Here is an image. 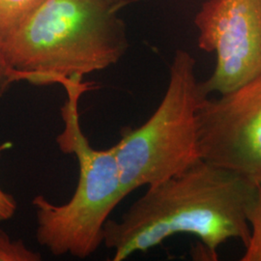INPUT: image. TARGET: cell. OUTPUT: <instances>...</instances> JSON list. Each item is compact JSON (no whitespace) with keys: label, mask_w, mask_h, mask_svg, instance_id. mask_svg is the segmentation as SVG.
<instances>
[{"label":"cell","mask_w":261,"mask_h":261,"mask_svg":"<svg viewBox=\"0 0 261 261\" xmlns=\"http://www.w3.org/2000/svg\"><path fill=\"white\" fill-rule=\"evenodd\" d=\"M44 0H0V40L2 43L28 19Z\"/></svg>","instance_id":"7"},{"label":"cell","mask_w":261,"mask_h":261,"mask_svg":"<svg viewBox=\"0 0 261 261\" xmlns=\"http://www.w3.org/2000/svg\"><path fill=\"white\" fill-rule=\"evenodd\" d=\"M198 47L215 53L206 96L233 92L261 75V0H206L195 18Z\"/></svg>","instance_id":"5"},{"label":"cell","mask_w":261,"mask_h":261,"mask_svg":"<svg viewBox=\"0 0 261 261\" xmlns=\"http://www.w3.org/2000/svg\"><path fill=\"white\" fill-rule=\"evenodd\" d=\"M129 47L103 0H44L3 43L15 82L61 84L116 64Z\"/></svg>","instance_id":"2"},{"label":"cell","mask_w":261,"mask_h":261,"mask_svg":"<svg viewBox=\"0 0 261 261\" xmlns=\"http://www.w3.org/2000/svg\"><path fill=\"white\" fill-rule=\"evenodd\" d=\"M257 185L231 170L201 160L182 173L148 187L146 193L122 215L110 219L103 245L112 261L147 252L177 234L194 235L207 259L231 239L246 248L251 237L248 213Z\"/></svg>","instance_id":"1"},{"label":"cell","mask_w":261,"mask_h":261,"mask_svg":"<svg viewBox=\"0 0 261 261\" xmlns=\"http://www.w3.org/2000/svg\"><path fill=\"white\" fill-rule=\"evenodd\" d=\"M201 160L261 184V75L197 112Z\"/></svg>","instance_id":"6"},{"label":"cell","mask_w":261,"mask_h":261,"mask_svg":"<svg viewBox=\"0 0 261 261\" xmlns=\"http://www.w3.org/2000/svg\"><path fill=\"white\" fill-rule=\"evenodd\" d=\"M207 98L196 75V59L178 49L161 103L137 128L126 127L113 145L125 196L160 184L201 161L197 112Z\"/></svg>","instance_id":"4"},{"label":"cell","mask_w":261,"mask_h":261,"mask_svg":"<svg viewBox=\"0 0 261 261\" xmlns=\"http://www.w3.org/2000/svg\"><path fill=\"white\" fill-rule=\"evenodd\" d=\"M103 1L116 11L122 6L128 4V2H130V0H103Z\"/></svg>","instance_id":"12"},{"label":"cell","mask_w":261,"mask_h":261,"mask_svg":"<svg viewBox=\"0 0 261 261\" xmlns=\"http://www.w3.org/2000/svg\"><path fill=\"white\" fill-rule=\"evenodd\" d=\"M248 220L251 226V237L241 260L261 261V184L257 185Z\"/></svg>","instance_id":"8"},{"label":"cell","mask_w":261,"mask_h":261,"mask_svg":"<svg viewBox=\"0 0 261 261\" xmlns=\"http://www.w3.org/2000/svg\"><path fill=\"white\" fill-rule=\"evenodd\" d=\"M61 86L66 93L60 109L63 128L56 143L61 152L75 156L79 179L74 195L64 204H55L41 195L33 198L36 238L54 255L86 258L103 244L105 225L126 196L113 146L95 148L82 127L80 101L91 84L71 79Z\"/></svg>","instance_id":"3"},{"label":"cell","mask_w":261,"mask_h":261,"mask_svg":"<svg viewBox=\"0 0 261 261\" xmlns=\"http://www.w3.org/2000/svg\"><path fill=\"white\" fill-rule=\"evenodd\" d=\"M15 83L13 71L10 68L3 53V43L0 40V96L6 91L10 84Z\"/></svg>","instance_id":"11"},{"label":"cell","mask_w":261,"mask_h":261,"mask_svg":"<svg viewBox=\"0 0 261 261\" xmlns=\"http://www.w3.org/2000/svg\"><path fill=\"white\" fill-rule=\"evenodd\" d=\"M11 143L5 142L0 143V157L3 151L9 149ZM17 211V201L14 196L6 193L0 187V222L1 221H8L14 217Z\"/></svg>","instance_id":"10"},{"label":"cell","mask_w":261,"mask_h":261,"mask_svg":"<svg viewBox=\"0 0 261 261\" xmlns=\"http://www.w3.org/2000/svg\"><path fill=\"white\" fill-rule=\"evenodd\" d=\"M42 255L0 228V261H40Z\"/></svg>","instance_id":"9"}]
</instances>
